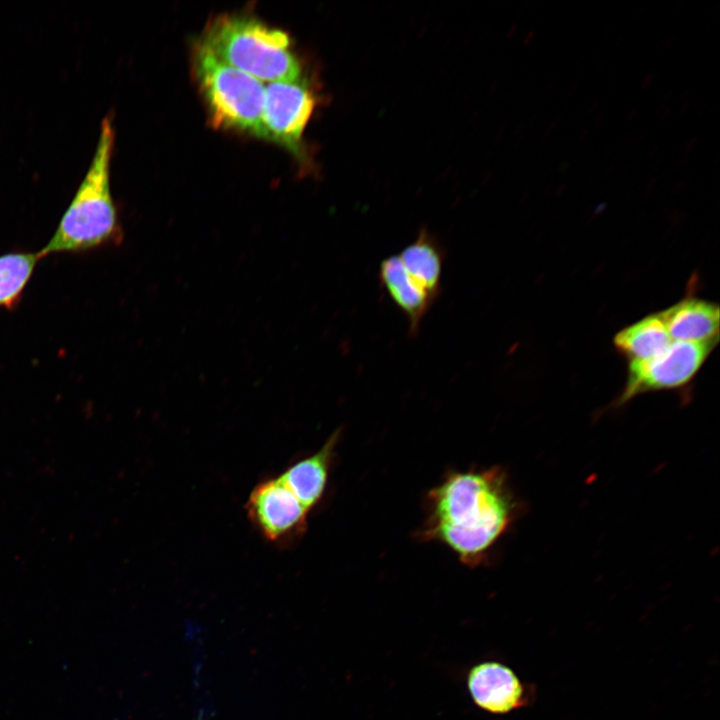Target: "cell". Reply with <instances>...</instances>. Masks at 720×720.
Segmentation results:
<instances>
[{
    "instance_id": "7c38bea8",
    "label": "cell",
    "mask_w": 720,
    "mask_h": 720,
    "mask_svg": "<svg viewBox=\"0 0 720 720\" xmlns=\"http://www.w3.org/2000/svg\"><path fill=\"white\" fill-rule=\"evenodd\" d=\"M411 279L435 300L441 289L445 250L428 231L419 232L398 255Z\"/></svg>"
},
{
    "instance_id": "681fc988",
    "label": "cell",
    "mask_w": 720,
    "mask_h": 720,
    "mask_svg": "<svg viewBox=\"0 0 720 720\" xmlns=\"http://www.w3.org/2000/svg\"><path fill=\"white\" fill-rule=\"evenodd\" d=\"M624 42V38L620 37L618 41L615 43V47H620Z\"/></svg>"
},
{
    "instance_id": "7a4b0ae2",
    "label": "cell",
    "mask_w": 720,
    "mask_h": 720,
    "mask_svg": "<svg viewBox=\"0 0 720 720\" xmlns=\"http://www.w3.org/2000/svg\"><path fill=\"white\" fill-rule=\"evenodd\" d=\"M115 131L110 116L100 125L89 168L62 215L58 226L38 251L41 258L57 253H79L121 240V228L110 187V164Z\"/></svg>"
},
{
    "instance_id": "f1b7e54d",
    "label": "cell",
    "mask_w": 720,
    "mask_h": 720,
    "mask_svg": "<svg viewBox=\"0 0 720 720\" xmlns=\"http://www.w3.org/2000/svg\"><path fill=\"white\" fill-rule=\"evenodd\" d=\"M616 150H617V145H611L610 147H608V149L605 152V158L607 159V158L612 157V155L616 152Z\"/></svg>"
},
{
    "instance_id": "ab89813d",
    "label": "cell",
    "mask_w": 720,
    "mask_h": 720,
    "mask_svg": "<svg viewBox=\"0 0 720 720\" xmlns=\"http://www.w3.org/2000/svg\"><path fill=\"white\" fill-rule=\"evenodd\" d=\"M662 164H663V160H662V159L657 160L656 163L653 165L652 170H653V171L658 170L659 167H661Z\"/></svg>"
},
{
    "instance_id": "f35d334b",
    "label": "cell",
    "mask_w": 720,
    "mask_h": 720,
    "mask_svg": "<svg viewBox=\"0 0 720 720\" xmlns=\"http://www.w3.org/2000/svg\"><path fill=\"white\" fill-rule=\"evenodd\" d=\"M586 60V54L581 55L579 59L576 61V66L580 67Z\"/></svg>"
},
{
    "instance_id": "ffe728a7",
    "label": "cell",
    "mask_w": 720,
    "mask_h": 720,
    "mask_svg": "<svg viewBox=\"0 0 720 720\" xmlns=\"http://www.w3.org/2000/svg\"><path fill=\"white\" fill-rule=\"evenodd\" d=\"M557 82H558V75L556 74V75L550 80V82L547 84V86H546V88H545V90H544V95H545L546 97H548V96L552 93V91L554 90L555 85H556Z\"/></svg>"
},
{
    "instance_id": "7dc6e473",
    "label": "cell",
    "mask_w": 720,
    "mask_h": 720,
    "mask_svg": "<svg viewBox=\"0 0 720 720\" xmlns=\"http://www.w3.org/2000/svg\"><path fill=\"white\" fill-rule=\"evenodd\" d=\"M550 173H551V168L549 167L543 172L542 178H544V179L547 178Z\"/></svg>"
},
{
    "instance_id": "ba28073f",
    "label": "cell",
    "mask_w": 720,
    "mask_h": 720,
    "mask_svg": "<svg viewBox=\"0 0 720 720\" xmlns=\"http://www.w3.org/2000/svg\"><path fill=\"white\" fill-rule=\"evenodd\" d=\"M466 685L472 701L492 714H506L528 703L529 693L515 672L505 664L485 661L468 672Z\"/></svg>"
},
{
    "instance_id": "e0dca14e",
    "label": "cell",
    "mask_w": 720,
    "mask_h": 720,
    "mask_svg": "<svg viewBox=\"0 0 720 720\" xmlns=\"http://www.w3.org/2000/svg\"><path fill=\"white\" fill-rule=\"evenodd\" d=\"M657 74L655 72H649L641 81L639 88L641 90H644L651 86L653 82L657 79Z\"/></svg>"
},
{
    "instance_id": "7402d4cb",
    "label": "cell",
    "mask_w": 720,
    "mask_h": 720,
    "mask_svg": "<svg viewBox=\"0 0 720 720\" xmlns=\"http://www.w3.org/2000/svg\"><path fill=\"white\" fill-rule=\"evenodd\" d=\"M639 111H640V106H635V107L632 108V109L630 110V112L627 114L625 120H626L627 122L632 121V120L638 115Z\"/></svg>"
},
{
    "instance_id": "8d00e7d4",
    "label": "cell",
    "mask_w": 720,
    "mask_h": 720,
    "mask_svg": "<svg viewBox=\"0 0 720 720\" xmlns=\"http://www.w3.org/2000/svg\"><path fill=\"white\" fill-rule=\"evenodd\" d=\"M715 26H716V22H715V21H710V22L707 24V27L705 28V32H706V33L711 32V31L715 28Z\"/></svg>"
},
{
    "instance_id": "603a6c76",
    "label": "cell",
    "mask_w": 720,
    "mask_h": 720,
    "mask_svg": "<svg viewBox=\"0 0 720 720\" xmlns=\"http://www.w3.org/2000/svg\"><path fill=\"white\" fill-rule=\"evenodd\" d=\"M689 181H690V178H684V179L676 182L673 190L674 191L681 190L682 188H684L686 186V184L689 183Z\"/></svg>"
},
{
    "instance_id": "d6a6232c",
    "label": "cell",
    "mask_w": 720,
    "mask_h": 720,
    "mask_svg": "<svg viewBox=\"0 0 720 720\" xmlns=\"http://www.w3.org/2000/svg\"><path fill=\"white\" fill-rule=\"evenodd\" d=\"M644 138H645V133H641V134L635 135L634 140H633V144H634V145L640 144V143L643 141Z\"/></svg>"
},
{
    "instance_id": "bcb514c9",
    "label": "cell",
    "mask_w": 720,
    "mask_h": 720,
    "mask_svg": "<svg viewBox=\"0 0 720 720\" xmlns=\"http://www.w3.org/2000/svg\"><path fill=\"white\" fill-rule=\"evenodd\" d=\"M605 67H606V62H603V63H601V64L598 66V68H597L596 71H597L598 73H599V72H602V71L605 69Z\"/></svg>"
},
{
    "instance_id": "d6986e66",
    "label": "cell",
    "mask_w": 720,
    "mask_h": 720,
    "mask_svg": "<svg viewBox=\"0 0 720 720\" xmlns=\"http://www.w3.org/2000/svg\"><path fill=\"white\" fill-rule=\"evenodd\" d=\"M695 107H696L697 115L701 116L707 112L708 103L705 102L704 99H699L697 101V104L695 105Z\"/></svg>"
},
{
    "instance_id": "f6af8a7d",
    "label": "cell",
    "mask_w": 720,
    "mask_h": 720,
    "mask_svg": "<svg viewBox=\"0 0 720 720\" xmlns=\"http://www.w3.org/2000/svg\"><path fill=\"white\" fill-rule=\"evenodd\" d=\"M565 188H566V184H565V183H561L560 186L557 188V194H558V195L561 194L562 191H563Z\"/></svg>"
},
{
    "instance_id": "f546056e",
    "label": "cell",
    "mask_w": 720,
    "mask_h": 720,
    "mask_svg": "<svg viewBox=\"0 0 720 720\" xmlns=\"http://www.w3.org/2000/svg\"><path fill=\"white\" fill-rule=\"evenodd\" d=\"M676 37L675 36H669L666 37L665 40V49H669L672 47L673 43L675 42Z\"/></svg>"
},
{
    "instance_id": "ee69618b",
    "label": "cell",
    "mask_w": 720,
    "mask_h": 720,
    "mask_svg": "<svg viewBox=\"0 0 720 720\" xmlns=\"http://www.w3.org/2000/svg\"><path fill=\"white\" fill-rule=\"evenodd\" d=\"M626 171H627V165L622 166L621 169H620L619 172H618V176H619V177H622V176L626 173Z\"/></svg>"
},
{
    "instance_id": "9c48e42d",
    "label": "cell",
    "mask_w": 720,
    "mask_h": 720,
    "mask_svg": "<svg viewBox=\"0 0 720 720\" xmlns=\"http://www.w3.org/2000/svg\"><path fill=\"white\" fill-rule=\"evenodd\" d=\"M719 306L717 303L686 297L659 314L672 341H719Z\"/></svg>"
},
{
    "instance_id": "ac0fdd59",
    "label": "cell",
    "mask_w": 720,
    "mask_h": 720,
    "mask_svg": "<svg viewBox=\"0 0 720 720\" xmlns=\"http://www.w3.org/2000/svg\"><path fill=\"white\" fill-rule=\"evenodd\" d=\"M670 114L671 108L667 105V103H663L657 110V116L660 122L666 121Z\"/></svg>"
},
{
    "instance_id": "52a82bcc",
    "label": "cell",
    "mask_w": 720,
    "mask_h": 720,
    "mask_svg": "<svg viewBox=\"0 0 720 720\" xmlns=\"http://www.w3.org/2000/svg\"><path fill=\"white\" fill-rule=\"evenodd\" d=\"M250 522L274 544H288L302 536L310 511L282 483L270 478L258 483L246 503Z\"/></svg>"
},
{
    "instance_id": "c3c4849f",
    "label": "cell",
    "mask_w": 720,
    "mask_h": 720,
    "mask_svg": "<svg viewBox=\"0 0 720 720\" xmlns=\"http://www.w3.org/2000/svg\"><path fill=\"white\" fill-rule=\"evenodd\" d=\"M534 36V31H530L526 37V43L530 42V39Z\"/></svg>"
},
{
    "instance_id": "3957f363",
    "label": "cell",
    "mask_w": 720,
    "mask_h": 720,
    "mask_svg": "<svg viewBox=\"0 0 720 720\" xmlns=\"http://www.w3.org/2000/svg\"><path fill=\"white\" fill-rule=\"evenodd\" d=\"M204 46L230 66L259 81H297L301 65L289 36L247 16H222L209 25Z\"/></svg>"
},
{
    "instance_id": "4dcf8cb0",
    "label": "cell",
    "mask_w": 720,
    "mask_h": 720,
    "mask_svg": "<svg viewBox=\"0 0 720 720\" xmlns=\"http://www.w3.org/2000/svg\"><path fill=\"white\" fill-rule=\"evenodd\" d=\"M578 86H579L578 82L572 83V85L568 88L567 96H569V97L572 96L574 94V92L577 90Z\"/></svg>"
},
{
    "instance_id": "1f68e13d",
    "label": "cell",
    "mask_w": 720,
    "mask_h": 720,
    "mask_svg": "<svg viewBox=\"0 0 720 720\" xmlns=\"http://www.w3.org/2000/svg\"><path fill=\"white\" fill-rule=\"evenodd\" d=\"M598 101L592 102L589 107L587 108V114H592L597 108H598Z\"/></svg>"
},
{
    "instance_id": "74e56055",
    "label": "cell",
    "mask_w": 720,
    "mask_h": 720,
    "mask_svg": "<svg viewBox=\"0 0 720 720\" xmlns=\"http://www.w3.org/2000/svg\"><path fill=\"white\" fill-rule=\"evenodd\" d=\"M634 137H635V133H634V132L629 133V134L627 135L626 139H625V143H626V144L632 143L633 140H634Z\"/></svg>"
},
{
    "instance_id": "60d3db41",
    "label": "cell",
    "mask_w": 720,
    "mask_h": 720,
    "mask_svg": "<svg viewBox=\"0 0 720 720\" xmlns=\"http://www.w3.org/2000/svg\"><path fill=\"white\" fill-rule=\"evenodd\" d=\"M568 167H569V164L563 163V164L559 167V172L565 173V172L568 170Z\"/></svg>"
},
{
    "instance_id": "cb8c5ba5",
    "label": "cell",
    "mask_w": 720,
    "mask_h": 720,
    "mask_svg": "<svg viewBox=\"0 0 720 720\" xmlns=\"http://www.w3.org/2000/svg\"><path fill=\"white\" fill-rule=\"evenodd\" d=\"M690 105H691L690 100L683 102L682 106L678 110V116L684 115L685 112L689 109Z\"/></svg>"
},
{
    "instance_id": "b9f144b4",
    "label": "cell",
    "mask_w": 720,
    "mask_h": 720,
    "mask_svg": "<svg viewBox=\"0 0 720 720\" xmlns=\"http://www.w3.org/2000/svg\"><path fill=\"white\" fill-rule=\"evenodd\" d=\"M612 30H613V27H612V26H609V27L606 29L605 34H604V38H603L604 40L607 39V37H609V36L611 35Z\"/></svg>"
},
{
    "instance_id": "5bb4252c",
    "label": "cell",
    "mask_w": 720,
    "mask_h": 720,
    "mask_svg": "<svg viewBox=\"0 0 720 720\" xmlns=\"http://www.w3.org/2000/svg\"><path fill=\"white\" fill-rule=\"evenodd\" d=\"M40 259L38 252L21 251L0 255V307H15Z\"/></svg>"
},
{
    "instance_id": "5b68a950",
    "label": "cell",
    "mask_w": 720,
    "mask_h": 720,
    "mask_svg": "<svg viewBox=\"0 0 720 720\" xmlns=\"http://www.w3.org/2000/svg\"><path fill=\"white\" fill-rule=\"evenodd\" d=\"M718 341H672L660 355L645 361H631L618 406L648 392L681 388L690 383Z\"/></svg>"
},
{
    "instance_id": "d4e9b609",
    "label": "cell",
    "mask_w": 720,
    "mask_h": 720,
    "mask_svg": "<svg viewBox=\"0 0 720 720\" xmlns=\"http://www.w3.org/2000/svg\"><path fill=\"white\" fill-rule=\"evenodd\" d=\"M589 132H590V128H589V127L583 128V129L581 130V132L579 133L578 143H582V142L586 139V137H587V135H588Z\"/></svg>"
},
{
    "instance_id": "484cf974",
    "label": "cell",
    "mask_w": 720,
    "mask_h": 720,
    "mask_svg": "<svg viewBox=\"0 0 720 720\" xmlns=\"http://www.w3.org/2000/svg\"><path fill=\"white\" fill-rule=\"evenodd\" d=\"M665 40H666V37L660 39V40L655 44L654 50H655L656 52H660V51H662V50L665 49Z\"/></svg>"
},
{
    "instance_id": "8fae6325",
    "label": "cell",
    "mask_w": 720,
    "mask_h": 720,
    "mask_svg": "<svg viewBox=\"0 0 720 720\" xmlns=\"http://www.w3.org/2000/svg\"><path fill=\"white\" fill-rule=\"evenodd\" d=\"M378 278L386 294L405 315L409 334L417 335L422 320L435 299L411 279L398 255L386 257L381 261Z\"/></svg>"
},
{
    "instance_id": "836d02e7",
    "label": "cell",
    "mask_w": 720,
    "mask_h": 720,
    "mask_svg": "<svg viewBox=\"0 0 720 720\" xmlns=\"http://www.w3.org/2000/svg\"><path fill=\"white\" fill-rule=\"evenodd\" d=\"M617 75H618V70L617 69L612 70L607 77V81L612 82L613 80L616 79Z\"/></svg>"
},
{
    "instance_id": "2e32d148",
    "label": "cell",
    "mask_w": 720,
    "mask_h": 720,
    "mask_svg": "<svg viewBox=\"0 0 720 720\" xmlns=\"http://www.w3.org/2000/svg\"><path fill=\"white\" fill-rule=\"evenodd\" d=\"M562 118H563V114L558 115V116L552 121V123L549 125L548 129L545 131V133L543 134V136H542V138H541V140H540V143H541V144L547 140V138H548V137L550 136V134L554 131V129L557 127V125H558L559 122L562 120Z\"/></svg>"
},
{
    "instance_id": "4fadbf2b",
    "label": "cell",
    "mask_w": 720,
    "mask_h": 720,
    "mask_svg": "<svg viewBox=\"0 0 720 720\" xmlns=\"http://www.w3.org/2000/svg\"><path fill=\"white\" fill-rule=\"evenodd\" d=\"M671 343L672 339L659 312L624 327L613 339L615 349L629 362L652 359L664 352Z\"/></svg>"
},
{
    "instance_id": "7bdbcfd3",
    "label": "cell",
    "mask_w": 720,
    "mask_h": 720,
    "mask_svg": "<svg viewBox=\"0 0 720 720\" xmlns=\"http://www.w3.org/2000/svg\"><path fill=\"white\" fill-rule=\"evenodd\" d=\"M644 12H645V7L639 8L638 11H637L636 14H635L636 18L641 17Z\"/></svg>"
},
{
    "instance_id": "83f0119b",
    "label": "cell",
    "mask_w": 720,
    "mask_h": 720,
    "mask_svg": "<svg viewBox=\"0 0 720 720\" xmlns=\"http://www.w3.org/2000/svg\"><path fill=\"white\" fill-rule=\"evenodd\" d=\"M659 149H660V144H658V143H657V144H654V145L650 148L647 156H648L649 158H652V157L659 151Z\"/></svg>"
},
{
    "instance_id": "6da1fadb",
    "label": "cell",
    "mask_w": 720,
    "mask_h": 720,
    "mask_svg": "<svg viewBox=\"0 0 720 720\" xmlns=\"http://www.w3.org/2000/svg\"><path fill=\"white\" fill-rule=\"evenodd\" d=\"M423 539L446 545L475 566L511 525L516 503L498 467L449 473L427 495Z\"/></svg>"
},
{
    "instance_id": "30bf717a",
    "label": "cell",
    "mask_w": 720,
    "mask_h": 720,
    "mask_svg": "<svg viewBox=\"0 0 720 720\" xmlns=\"http://www.w3.org/2000/svg\"><path fill=\"white\" fill-rule=\"evenodd\" d=\"M340 432H334L314 454L287 467L278 477L311 511L322 499Z\"/></svg>"
},
{
    "instance_id": "4316f807",
    "label": "cell",
    "mask_w": 720,
    "mask_h": 720,
    "mask_svg": "<svg viewBox=\"0 0 720 720\" xmlns=\"http://www.w3.org/2000/svg\"><path fill=\"white\" fill-rule=\"evenodd\" d=\"M690 94H691L690 89H685V90H683L682 93L680 94L678 100H679L680 102H685V101L688 100Z\"/></svg>"
},
{
    "instance_id": "e575fe53",
    "label": "cell",
    "mask_w": 720,
    "mask_h": 720,
    "mask_svg": "<svg viewBox=\"0 0 720 720\" xmlns=\"http://www.w3.org/2000/svg\"><path fill=\"white\" fill-rule=\"evenodd\" d=\"M657 183H658V178H657V177H652V178L650 179V181L647 183V189L651 190V189L655 186V184H657Z\"/></svg>"
},
{
    "instance_id": "277c9868",
    "label": "cell",
    "mask_w": 720,
    "mask_h": 720,
    "mask_svg": "<svg viewBox=\"0 0 720 720\" xmlns=\"http://www.w3.org/2000/svg\"><path fill=\"white\" fill-rule=\"evenodd\" d=\"M195 73L213 119L220 125L263 137L265 86L218 58L200 43Z\"/></svg>"
},
{
    "instance_id": "f907efd6",
    "label": "cell",
    "mask_w": 720,
    "mask_h": 720,
    "mask_svg": "<svg viewBox=\"0 0 720 720\" xmlns=\"http://www.w3.org/2000/svg\"><path fill=\"white\" fill-rule=\"evenodd\" d=\"M681 7H682V1L678 2L676 8H677V9H681Z\"/></svg>"
},
{
    "instance_id": "8992f818",
    "label": "cell",
    "mask_w": 720,
    "mask_h": 720,
    "mask_svg": "<svg viewBox=\"0 0 720 720\" xmlns=\"http://www.w3.org/2000/svg\"><path fill=\"white\" fill-rule=\"evenodd\" d=\"M314 107V95L301 80L269 83L264 94L263 137L302 158V136Z\"/></svg>"
},
{
    "instance_id": "d590c367",
    "label": "cell",
    "mask_w": 720,
    "mask_h": 720,
    "mask_svg": "<svg viewBox=\"0 0 720 720\" xmlns=\"http://www.w3.org/2000/svg\"><path fill=\"white\" fill-rule=\"evenodd\" d=\"M613 170H614L613 165H610L609 167H607L603 172V177L606 178V177L610 176L612 174Z\"/></svg>"
},
{
    "instance_id": "44dd1931",
    "label": "cell",
    "mask_w": 720,
    "mask_h": 720,
    "mask_svg": "<svg viewBox=\"0 0 720 720\" xmlns=\"http://www.w3.org/2000/svg\"><path fill=\"white\" fill-rule=\"evenodd\" d=\"M606 118H607L606 113L600 112L595 119L594 127L597 129L600 128L603 125V123L605 122Z\"/></svg>"
},
{
    "instance_id": "9a60e30c",
    "label": "cell",
    "mask_w": 720,
    "mask_h": 720,
    "mask_svg": "<svg viewBox=\"0 0 720 720\" xmlns=\"http://www.w3.org/2000/svg\"><path fill=\"white\" fill-rule=\"evenodd\" d=\"M698 141L697 137L691 138L686 144L682 146V154L680 158V163L678 165V170H681L685 167V165L688 163L690 156L695 148V145Z\"/></svg>"
}]
</instances>
